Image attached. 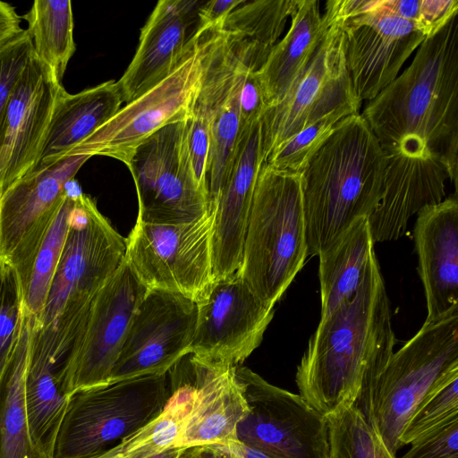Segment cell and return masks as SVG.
Masks as SVG:
<instances>
[{
  "label": "cell",
  "instance_id": "6da1fadb",
  "mask_svg": "<svg viewBox=\"0 0 458 458\" xmlns=\"http://www.w3.org/2000/svg\"><path fill=\"white\" fill-rule=\"evenodd\" d=\"M361 116L383 151L437 157L457 192L458 13L424 38L410 65Z\"/></svg>",
  "mask_w": 458,
  "mask_h": 458
},
{
  "label": "cell",
  "instance_id": "7a4b0ae2",
  "mask_svg": "<svg viewBox=\"0 0 458 458\" xmlns=\"http://www.w3.org/2000/svg\"><path fill=\"white\" fill-rule=\"evenodd\" d=\"M396 337L376 255L349 300L321 318L297 367L300 395L328 416L353 405L394 352Z\"/></svg>",
  "mask_w": 458,
  "mask_h": 458
},
{
  "label": "cell",
  "instance_id": "3957f363",
  "mask_svg": "<svg viewBox=\"0 0 458 458\" xmlns=\"http://www.w3.org/2000/svg\"><path fill=\"white\" fill-rule=\"evenodd\" d=\"M126 239L83 192L74 198L69 229L41 314L34 318L32 355L63 362L91 304L125 259Z\"/></svg>",
  "mask_w": 458,
  "mask_h": 458
},
{
  "label": "cell",
  "instance_id": "277c9868",
  "mask_svg": "<svg viewBox=\"0 0 458 458\" xmlns=\"http://www.w3.org/2000/svg\"><path fill=\"white\" fill-rule=\"evenodd\" d=\"M385 156L360 114L342 119L301 174L308 255L377 205Z\"/></svg>",
  "mask_w": 458,
  "mask_h": 458
},
{
  "label": "cell",
  "instance_id": "5b68a950",
  "mask_svg": "<svg viewBox=\"0 0 458 458\" xmlns=\"http://www.w3.org/2000/svg\"><path fill=\"white\" fill-rule=\"evenodd\" d=\"M308 256L301 174L263 165L255 185L237 273L274 308Z\"/></svg>",
  "mask_w": 458,
  "mask_h": 458
},
{
  "label": "cell",
  "instance_id": "8992f818",
  "mask_svg": "<svg viewBox=\"0 0 458 458\" xmlns=\"http://www.w3.org/2000/svg\"><path fill=\"white\" fill-rule=\"evenodd\" d=\"M458 376V308L426 321L393 352L357 408L395 456L400 437L419 403L447 379Z\"/></svg>",
  "mask_w": 458,
  "mask_h": 458
},
{
  "label": "cell",
  "instance_id": "52a82bcc",
  "mask_svg": "<svg viewBox=\"0 0 458 458\" xmlns=\"http://www.w3.org/2000/svg\"><path fill=\"white\" fill-rule=\"evenodd\" d=\"M172 391L167 373L77 391L68 397L52 458H96L160 413Z\"/></svg>",
  "mask_w": 458,
  "mask_h": 458
},
{
  "label": "cell",
  "instance_id": "ba28073f",
  "mask_svg": "<svg viewBox=\"0 0 458 458\" xmlns=\"http://www.w3.org/2000/svg\"><path fill=\"white\" fill-rule=\"evenodd\" d=\"M327 28L307 68L286 97L261 115L267 157L298 132L335 114H360L346 66L344 21L340 0L326 2Z\"/></svg>",
  "mask_w": 458,
  "mask_h": 458
},
{
  "label": "cell",
  "instance_id": "9c48e42d",
  "mask_svg": "<svg viewBox=\"0 0 458 458\" xmlns=\"http://www.w3.org/2000/svg\"><path fill=\"white\" fill-rule=\"evenodd\" d=\"M213 215L167 225L137 221L126 238L125 260L148 289L181 293L196 301L214 282Z\"/></svg>",
  "mask_w": 458,
  "mask_h": 458
},
{
  "label": "cell",
  "instance_id": "30bf717a",
  "mask_svg": "<svg viewBox=\"0 0 458 458\" xmlns=\"http://www.w3.org/2000/svg\"><path fill=\"white\" fill-rule=\"evenodd\" d=\"M186 118L154 132L131 157L127 167L137 191V221L183 224L209 211L207 192L192 168Z\"/></svg>",
  "mask_w": 458,
  "mask_h": 458
},
{
  "label": "cell",
  "instance_id": "8fae6325",
  "mask_svg": "<svg viewBox=\"0 0 458 458\" xmlns=\"http://www.w3.org/2000/svg\"><path fill=\"white\" fill-rule=\"evenodd\" d=\"M249 411L236 428L239 443L268 458H329L327 416L300 395L235 367Z\"/></svg>",
  "mask_w": 458,
  "mask_h": 458
},
{
  "label": "cell",
  "instance_id": "7c38bea8",
  "mask_svg": "<svg viewBox=\"0 0 458 458\" xmlns=\"http://www.w3.org/2000/svg\"><path fill=\"white\" fill-rule=\"evenodd\" d=\"M148 289L126 260L96 295L61 369L63 393L107 385L134 313Z\"/></svg>",
  "mask_w": 458,
  "mask_h": 458
},
{
  "label": "cell",
  "instance_id": "4fadbf2b",
  "mask_svg": "<svg viewBox=\"0 0 458 458\" xmlns=\"http://www.w3.org/2000/svg\"><path fill=\"white\" fill-rule=\"evenodd\" d=\"M200 30L176 67L163 81L126 103L81 144L72 156H106L128 165L136 148L162 127L184 120L201 72Z\"/></svg>",
  "mask_w": 458,
  "mask_h": 458
},
{
  "label": "cell",
  "instance_id": "5bb4252c",
  "mask_svg": "<svg viewBox=\"0 0 458 458\" xmlns=\"http://www.w3.org/2000/svg\"><path fill=\"white\" fill-rule=\"evenodd\" d=\"M197 301L181 293L148 290L138 306L108 384L165 374L191 352Z\"/></svg>",
  "mask_w": 458,
  "mask_h": 458
},
{
  "label": "cell",
  "instance_id": "9a60e30c",
  "mask_svg": "<svg viewBox=\"0 0 458 458\" xmlns=\"http://www.w3.org/2000/svg\"><path fill=\"white\" fill-rule=\"evenodd\" d=\"M191 352L227 367L240 366L261 344L274 317L236 272L215 280L197 301Z\"/></svg>",
  "mask_w": 458,
  "mask_h": 458
},
{
  "label": "cell",
  "instance_id": "2e32d148",
  "mask_svg": "<svg viewBox=\"0 0 458 458\" xmlns=\"http://www.w3.org/2000/svg\"><path fill=\"white\" fill-rule=\"evenodd\" d=\"M90 157L71 156L34 170L0 197V260L15 268L22 290L66 182Z\"/></svg>",
  "mask_w": 458,
  "mask_h": 458
},
{
  "label": "cell",
  "instance_id": "e0dca14e",
  "mask_svg": "<svg viewBox=\"0 0 458 458\" xmlns=\"http://www.w3.org/2000/svg\"><path fill=\"white\" fill-rule=\"evenodd\" d=\"M64 89L32 53L11 93L0 125V197L37 166Z\"/></svg>",
  "mask_w": 458,
  "mask_h": 458
},
{
  "label": "cell",
  "instance_id": "ac0fdd59",
  "mask_svg": "<svg viewBox=\"0 0 458 458\" xmlns=\"http://www.w3.org/2000/svg\"><path fill=\"white\" fill-rule=\"evenodd\" d=\"M344 19L347 70L358 99L370 101L397 76L425 37L416 23L377 8Z\"/></svg>",
  "mask_w": 458,
  "mask_h": 458
},
{
  "label": "cell",
  "instance_id": "d6986e66",
  "mask_svg": "<svg viewBox=\"0 0 458 458\" xmlns=\"http://www.w3.org/2000/svg\"><path fill=\"white\" fill-rule=\"evenodd\" d=\"M266 163L261 117L242 126L213 215L214 280L233 275L242 262L255 185Z\"/></svg>",
  "mask_w": 458,
  "mask_h": 458
},
{
  "label": "cell",
  "instance_id": "ffe728a7",
  "mask_svg": "<svg viewBox=\"0 0 458 458\" xmlns=\"http://www.w3.org/2000/svg\"><path fill=\"white\" fill-rule=\"evenodd\" d=\"M385 165L380 196L368 217L376 242L394 241L407 230L412 216L444 200L447 170L433 154L411 156L383 151Z\"/></svg>",
  "mask_w": 458,
  "mask_h": 458
},
{
  "label": "cell",
  "instance_id": "44dd1931",
  "mask_svg": "<svg viewBox=\"0 0 458 458\" xmlns=\"http://www.w3.org/2000/svg\"><path fill=\"white\" fill-rule=\"evenodd\" d=\"M200 0H160L140 31L135 55L117 81L129 103L176 67L199 30Z\"/></svg>",
  "mask_w": 458,
  "mask_h": 458
},
{
  "label": "cell",
  "instance_id": "7402d4cb",
  "mask_svg": "<svg viewBox=\"0 0 458 458\" xmlns=\"http://www.w3.org/2000/svg\"><path fill=\"white\" fill-rule=\"evenodd\" d=\"M413 239L429 321L458 308L457 192L419 211Z\"/></svg>",
  "mask_w": 458,
  "mask_h": 458
},
{
  "label": "cell",
  "instance_id": "603a6c76",
  "mask_svg": "<svg viewBox=\"0 0 458 458\" xmlns=\"http://www.w3.org/2000/svg\"><path fill=\"white\" fill-rule=\"evenodd\" d=\"M185 359L195 398L176 447L225 445L236 439V428L249 407L235 367L205 361L192 352Z\"/></svg>",
  "mask_w": 458,
  "mask_h": 458
},
{
  "label": "cell",
  "instance_id": "cb8c5ba5",
  "mask_svg": "<svg viewBox=\"0 0 458 458\" xmlns=\"http://www.w3.org/2000/svg\"><path fill=\"white\" fill-rule=\"evenodd\" d=\"M122 104L121 91L114 81L75 94H70L64 89L55 104L34 170L50 166L72 156L81 144L119 111Z\"/></svg>",
  "mask_w": 458,
  "mask_h": 458
},
{
  "label": "cell",
  "instance_id": "d4e9b609",
  "mask_svg": "<svg viewBox=\"0 0 458 458\" xmlns=\"http://www.w3.org/2000/svg\"><path fill=\"white\" fill-rule=\"evenodd\" d=\"M327 28L318 0H297L286 34L256 72L267 108L278 105L307 68Z\"/></svg>",
  "mask_w": 458,
  "mask_h": 458
},
{
  "label": "cell",
  "instance_id": "484cf974",
  "mask_svg": "<svg viewBox=\"0 0 458 458\" xmlns=\"http://www.w3.org/2000/svg\"><path fill=\"white\" fill-rule=\"evenodd\" d=\"M297 0L244 1L216 28L247 72H257L285 28Z\"/></svg>",
  "mask_w": 458,
  "mask_h": 458
},
{
  "label": "cell",
  "instance_id": "4316f807",
  "mask_svg": "<svg viewBox=\"0 0 458 458\" xmlns=\"http://www.w3.org/2000/svg\"><path fill=\"white\" fill-rule=\"evenodd\" d=\"M368 217L354 220L318 253L320 318L356 293L375 256Z\"/></svg>",
  "mask_w": 458,
  "mask_h": 458
},
{
  "label": "cell",
  "instance_id": "83f0119b",
  "mask_svg": "<svg viewBox=\"0 0 458 458\" xmlns=\"http://www.w3.org/2000/svg\"><path fill=\"white\" fill-rule=\"evenodd\" d=\"M34 339V317L24 308L18 343L0 380V458H48L32 443L25 379Z\"/></svg>",
  "mask_w": 458,
  "mask_h": 458
},
{
  "label": "cell",
  "instance_id": "f1b7e54d",
  "mask_svg": "<svg viewBox=\"0 0 458 458\" xmlns=\"http://www.w3.org/2000/svg\"><path fill=\"white\" fill-rule=\"evenodd\" d=\"M185 355L168 371L172 391L160 413L96 458H148L167 448L176 447L195 398Z\"/></svg>",
  "mask_w": 458,
  "mask_h": 458
},
{
  "label": "cell",
  "instance_id": "f546056e",
  "mask_svg": "<svg viewBox=\"0 0 458 458\" xmlns=\"http://www.w3.org/2000/svg\"><path fill=\"white\" fill-rule=\"evenodd\" d=\"M34 55L62 83L75 52L73 14L69 0H36L23 17Z\"/></svg>",
  "mask_w": 458,
  "mask_h": 458
},
{
  "label": "cell",
  "instance_id": "4dcf8cb0",
  "mask_svg": "<svg viewBox=\"0 0 458 458\" xmlns=\"http://www.w3.org/2000/svg\"><path fill=\"white\" fill-rule=\"evenodd\" d=\"M81 193L72 194L64 188V198L35 255L28 281L23 287L25 307L35 318L39 317L44 308L67 236L73 200Z\"/></svg>",
  "mask_w": 458,
  "mask_h": 458
},
{
  "label": "cell",
  "instance_id": "1f68e13d",
  "mask_svg": "<svg viewBox=\"0 0 458 458\" xmlns=\"http://www.w3.org/2000/svg\"><path fill=\"white\" fill-rule=\"evenodd\" d=\"M327 418L329 458H396L353 405Z\"/></svg>",
  "mask_w": 458,
  "mask_h": 458
},
{
  "label": "cell",
  "instance_id": "d6a6232c",
  "mask_svg": "<svg viewBox=\"0 0 458 458\" xmlns=\"http://www.w3.org/2000/svg\"><path fill=\"white\" fill-rule=\"evenodd\" d=\"M25 308L19 275L0 260V380L14 353Z\"/></svg>",
  "mask_w": 458,
  "mask_h": 458
},
{
  "label": "cell",
  "instance_id": "836d02e7",
  "mask_svg": "<svg viewBox=\"0 0 458 458\" xmlns=\"http://www.w3.org/2000/svg\"><path fill=\"white\" fill-rule=\"evenodd\" d=\"M455 417H458V376L436 386L419 403L400 437L401 446Z\"/></svg>",
  "mask_w": 458,
  "mask_h": 458
},
{
  "label": "cell",
  "instance_id": "e575fe53",
  "mask_svg": "<svg viewBox=\"0 0 458 458\" xmlns=\"http://www.w3.org/2000/svg\"><path fill=\"white\" fill-rule=\"evenodd\" d=\"M344 118L341 114L331 115L298 132L274 151L266 164L278 171L300 174L311 156L329 137L336 123Z\"/></svg>",
  "mask_w": 458,
  "mask_h": 458
},
{
  "label": "cell",
  "instance_id": "d590c367",
  "mask_svg": "<svg viewBox=\"0 0 458 458\" xmlns=\"http://www.w3.org/2000/svg\"><path fill=\"white\" fill-rule=\"evenodd\" d=\"M32 53L26 30L0 47V125L11 93Z\"/></svg>",
  "mask_w": 458,
  "mask_h": 458
},
{
  "label": "cell",
  "instance_id": "8d00e7d4",
  "mask_svg": "<svg viewBox=\"0 0 458 458\" xmlns=\"http://www.w3.org/2000/svg\"><path fill=\"white\" fill-rule=\"evenodd\" d=\"M401 458H458V417L414 439Z\"/></svg>",
  "mask_w": 458,
  "mask_h": 458
},
{
  "label": "cell",
  "instance_id": "74e56055",
  "mask_svg": "<svg viewBox=\"0 0 458 458\" xmlns=\"http://www.w3.org/2000/svg\"><path fill=\"white\" fill-rule=\"evenodd\" d=\"M456 13L457 0H421L416 25L425 38L430 37Z\"/></svg>",
  "mask_w": 458,
  "mask_h": 458
},
{
  "label": "cell",
  "instance_id": "f35d334b",
  "mask_svg": "<svg viewBox=\"0 0 458 458\" xmlns=\"http://www.w3.org/2000/svg\"><path fill=\"white\" fill-rule=\"evenodd\" d=\"M239 103L242 126L260 118L267 109L256 72L243 71Z\"/></svg>",
  "mask_w": 458,
  "mask_h": 458
},
{
  "label": "cell",
  "instance_id": "ab89813d",
  "mask_svg": "<svg viewBox=\"0 0 458 458\" xmlns=\"http://www.w3.org/2000/svg\"><path fill=\"white\" fill-rule=\"evenodd\" d=\"M245 0L204 1L199 13V29H216Z\"/></svg>",
  "mask_w": 458,
  "mask_h": 458
},
{
  "label": "cell",
  "instance_id": "60d3db41",
  "mask_svg": "<svg viewBox=\"0 0 458 458\" xmlns=\"http://www.w3.org/2000/svg\"><path fill=\"white\" fill-rule=\"evenodd\" d=\"M421 0H377V8L393 16L416 23Z\"/></svg>",
  "mask_w": 458,
  "mask_h": 458
},
{
  "label": "cell",
  "instance_id": "b9f144b4",
  "mask_svg": "<svg viewBox=\"0 0 458 458\" xmlns=\"http://www.w3.org/2000/svg\"><path fill=\"white\" fill-rule=\"evenodd\" d=\"M22 30L21 17L15 8L6 2L0 1V47Z\"/></svg>",
  "mask_w": 458,
  "mask_h": 458
},
{
  "label": "cell",
  "instance_id": "7bdbcfd3",
  "mask_svg": "<svg viewBox=\"0 0 458 458\" xmlns=\"http://www.w3.org/2000/svg\"><path fill=\"white\" fill-rule=\"evenodd\" d=\"M178 458H214L211 445H192L183 447Z\"/></svg>",
  "mask_w": 458,
  "mask_h": 458
},
{
  "label": "cell",
  "instance_id": "ee69618b",
  "mask_svg": "<svg viewBox=\"0 0 458 458\" xmlns=\"http://www.w3.org/2000/svg\"><path fill=\"white\" fill-rule=\"evenodd\" d=\"M234 451L238 454H240L242 458H268L265 454L256 451L252 448H250L238 441H233L228 444L224 445Z\"/></svg>",
  "mask_w": 458,
  "mask_h": 458
},
{
  "label": "cell",
  "instance_id": "f6af8a7d",
  "mask_svg": "<svg viewBox=\"0 0 458 458\" xmlns=\"http://www.w3.org/2000/svg\"><path fill=\"white\" fill-rule=\"evenodd\" d=\"M214 458H242L240 454L224 445H213Z\"/></svg>",
  "mask_w": 458,
  "mask_h": 458
},
{
  "label": "cell",
  "instance_id": "bcb514c9",
  "mask_svg": "<svg viewBox=\"0 0 458 458\" xmlns=\"http://www.w3.org/2000/svg\"><path fill=\"white\" fill-rule=\"evenodd\" d=\"M183 447H171L148 458H178Z\"/></svg>",
  "mask_w": 458,
  "mask_h": 458
}]
</instances>
